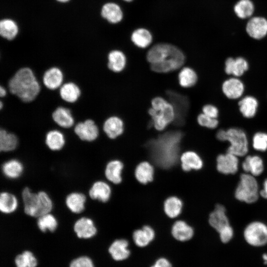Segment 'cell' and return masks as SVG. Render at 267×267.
Instances as JSON below:
<instances>
[{
  "label": "cell",
  "instance_id": "30bf717a",
  "mask_svg": "<svg viewBox=\"0 0 267 267\" xmlns=\"http://www.w3.org/2000/svg\"><path fill=\"white\" fill-rule=\"evenodd\" d=\"M72 129L75 134L81 141L88 142L95 141L100 134L99 127L91 119L77 123Z\"/></svg>",
  "mask_w": 267,
  "mask_h": 267
},
{
  "label": "cell",
  "instance_id": "cb8c5ba5",
  "mask_svg": "<svg viewBox=\"0 0 267 267\" xmlns=\"http://www.w3.org/2000/svg\"><path fill=\"white\" fill-rule=\"evenodd\" d=\"M19 145V139L14 133L0 128V151L9 152L16 150Z\"/></svg>",
  "mask_w": 267,
  "mask_h": 267
},
{
  "label": "cell",
  "instance_id": "c3c4849f",
  "mask_svg": "<svg viewBox=\"0 0 267 267\" xmlns=\"http://www.w3.org/2000/svg\"><path fill=\"white\" fill-rule=\"evenodd\" d=\"M221 241L226 243L230 241L233 236V229L230 225L219 232Z\"/></svg>",
  "mask_w": 267,
  "mask_h": 267
},
{
  "label": "cell",
  "instance_id": "4dcf8cb0",
  "mask_svg": "<svg viewBox=\"0 0 267 267\" xmlns=\"http://www.w3.org/2000/svg\"><path fill=\"white\" fill-rule=\"evenodd\" d=\"M172 234L177 240L186 241L193 237L194 230L192 227L185 222L178 221L172 226Z\"/></svg>",
  "mask_w": 267,
  "mask_h": 267
},
{
  "label": "cell",
  "instance_id": "e0dca14e",
  "mask_svg": "<svg viewBox=\"0 0 267 267\" xmlns=\"http://www.w3.org/2000/svg\"><path fill=\"white\" fill-rule=\"evenodd\" d=\"M259 107V100L253 95H244L238 100L239 112L245 119L254 118L258 113Z\"/></svg>",
  "mask_w": 267,
  "mask_h": 267
},
{
  "label": "cell",
  "instance_id": "f1b7e54d",
  "mask_svg": "<svg viewBox=\"0 0 267 267\" xmlns=\"http://www.w3.org/2000/svg\"><path fill=\"white\" fill-rule=\"evenodd\" d=\"M19 28L17 23L10 18H3L0 21V35L8 42H12L17 37Z\"/></svg>",
  "mask_w": 267,
  "mask_h": 267
},
{
  "label": "cell",
  "instance_id": "4316f807",
  "mask_svg": "<svg viewBox=\"0 0 267 267\" xmlns=\"http://www.w3.org/2000/svg\"><path fill=\"white\" fill-rule=\"evenodd\" d=\"M111 193L110 186L103 181L94 182L89 191V196L91 199L103 202H106L109 199Z\"/></svg>",
  "mask_w": 267,
  "mask_h": 267
},
{
  "label": "cell",
  "instance_id": "816d5d0a",
  "mask_svg": "<svg viewBox=\"0 0 267 267\" xmlns=\"http://www.w3.org/2000/svg\"><path fill=\"white\" fill-rule=\"evenodd\" d=\"M260 196L267 200V178L263 182V188L260 190Z\"/></svg>",
  "mask_w": 267,
  "mask_h": 267
},
{
  "label": "cell",
  "instance_id": "f907efd6",
  "mask_svg": "<svg viewBox=\"0 0 267 267\" xmlns=\"http://www.w3.org/2000/svg\"><path fill=\"white\" fill-rule=\"evenodd\" d=\"M226 137V129H219L216 134V137L218 140L221 142H225Z\"/></svg>",
  "mask_w": 267,
  "mask_h": 267
},
{
  "label": "cell",
  "instance_id": "f546056e",
  "mask_svg": "<svg viewBox=\"0 0 267 267\" xmlns=\"http://www.w3.org/2000/svg\"><path fill=\"white\" fill-rule=\"evenodd\" d=\"M101 16L111 23H117L123 18V12L120 7L114 2L105 3L101 9Z\"/></svg>",
  "mask_w": 267,
  "mask_h": 267
},
{
  "label": "cell",
  "instance_id": "ac0fdd59",
  "mask_svg": "<svg viewBox=\"0 0 267 267\" xmlns=\"http://www.w3.org/2000/svg\"><path fill=\"white\" fill-rule=\"evenodd\" d=\"M226 212L225 207L218 203L215 205L214 210L210 214L209 223L218 233L230 225Z\"/></svg>",
  "mask_w": 267,
  "mask_h": 267
},
{
  "label": "cell",
  "instance_id": "52a82bcc",
  "mask_svg": "<svg viewBox=\"0 0 267 267\" xmlns=\"http://www.w3.org/2000/svg\"><path fill=\"white\" fill-rule=\"evenodd\" d=\"M229 143L227 152L241 157L247 155L249 142L246 132L242 128L232 127L226 129V141Z\"/></svg>",
  "mask_w": 267,
  "mask_h": 267
},
{
  "label": "cell",
  "instance_id": "db71d44e",
  "mask_svg": "<svg viewBox=\"0 0 267 267\" xmlns=\"http://www.w3.org/2000/svg\"><path fill=\"white\" fill-rule=\"evenodd\" d=\"M263 259L265 264H267V254H264L263 255Z\"/></svg>",
  "mask_w": 267,
  "mask_h": 267
},
{
  "label": "cell",
  "instance_id": "9f6ffc18",
  "mask_svg": "<svg viewBox=\"0 0 267 267\" xmlns=\"http://www.w3.org/2000/svg\"><path fill=\"white\" fill-rule=\"evenodd\" d=\"M124 0L127 1H131L133 0Z\"/></svg>",
  "mask_w": 267,
  "mask_h": 267
},
{
  "label": "cell",
  "instance_id": "d4e9b609",
  "mask_svg": "<svg viewBox=\"0 0 267 267\" xmlns=\"http://www.w3.org/2000/svg\"><path fill=\"white\" fill-rule=\"evenodd\" d=\"M179 159L181 164V168L185 172L192 170H200L203 165V162L201 157L197 153L192 151L185 152L181 155Z\"/></svg>",
  "mask_w": 267,
  "mask_h": 267
},
{
  "label": "cell",
  "instance_id": "d6a6232c",
  "mask_svg": "<svg viewBox=\"0 0 267 267\" xmlns=\"http://www.w3.org/2000/svg\"><path fill=\"white\" fill-rule=\"evenodd\" d=\"M86 196L80 192H72L68 194L65 199L67 208L72 212L79 214L85 209Z\"/></svg>",
  "mask_w": 267,
  "mask_h": 267
},
{
  "label": "cell",
  "instance_id": "6da1fadb",
  "mask_svg": "<svg viewBox=\"0 0 267 267\" xmlns=\"http://www.w3.org/2000/svg\"><path fill=\"white\" fill-rule=\"evenodd\" d=\"M183 134L179 131L167 132L146 144L152 160L158 167L169 169L178 161Z\"/></svg>",
  "mask_w": 267,
  "mask_h": 267
},
{
  "label": "cell",
  "instance_id": "7bdbcfd3",
  "mask_svg": "<svg viewBox=\"0 0 267 267\" xmlns=\"http://www.w3.org/2000/svg\"><path fill=\"white\" fill-rule=\"evenodd\" d=\"M252 146L257 151H267V133L258 131L254 134L252 137Z\"/></svg>",
  "mask_w": 267,
  "mask_h": 267
},
{
  "label": "cell",
  "instance_id": "1f68e13d",
  "mask_svg": "<svg viewBox=\"0 0 267 267\" xmlns=\"http://www.w3.org/2000/svg\"><path fill=\"white\" fill-rule=\"evenodd\" d=\"M155 237L153 229L148 225L144 226L141 229L135 230L133 235L134 241L139 247L147 246Z\"/></svg>",
  "mask_w": 267,
  "mask_h": 267
},
{
  "label": "cell",
  "instance_id": "f5cc1de1",
  "mask_svg": "<svg viewBox=\"0 0 267 267\" xmlns=\"http://www.w3.org/2000/svg\"><path fill=\"white\" fill-rule=\"evenodd\" d=\"M8 91L7 88L2 85H0V98L5 97L8 94Z\"/></svg>",
  "mask_w": 267,
  "mask_h": 267
},
{
  "label": "cell",
  "instance_id": "484cf974",
  "mask_svg": "<svg viewBox=\"0 0 267 267\" xmlns=\"http://www.w3.org/2000/svg\"><path fill=\"white\" fill-rule=\"evenodd\" d=\"M129 243L124 239L115 240L109 248V252L112 258L117 261L127 259L130 255V251L128 248Z\"/></svg>",
  "mask_w": 267,
  "mask_h": 267
},
{
  "label": "cell",
  "instance_id": "603a6c76",
  "mask_svg": "<svg viewBox=\"0 0 267 267\" xmlns=\"http://www.w3.org/2000/svg\"><path fill=\"white\" fill-rule=\"evenodd\" d=\"M74 230L78 237L86 239L93 236L97 231L92 220L87 217H82L76 221Z\"/></svg>",
  "mask_w": 267,
  "mask_h": 267
},
{
  "label": "cell",
  "instance_id": "8d00e7d4",
  "mask_svg": "<svg viewBox=\"0 0 267 267\" xmlns=\"http://www.w3.org/2000/svg\"><path fill=\"white\" fill-rule=\"evenodd\" d=\"M2 171L8 178L13 179L19 177L23 173V166L16 159H11L3 163Z\"/></svg>",
  "mask_w": 267,
  "mask_h": 267
},
{
  "label": "cell",
  "instance_id": "ffe728a7",
  "mask_svg": "<svg viewBox=\"0 0 267 267\" xmlns=\"http://www.w3.org/2000/svg\"><path fill=\"white\" fill-rule=\"evenodd\" d=\"M66 143L64 133L59 129H53L45 134L44 144L47 148L52 151L62 150Z\"/></svg>",
  "mask_w": 267,
  "mask_h": 267
},
{
  "label": "cell",
  "instance_id": "60d3db41",
  "mask_svg": "<svg viewBox=\"0 0 267 267\" xmlns=\"http://www.w3.org/2000/svg\"><path fill=\"white\" fill-rule=\"evenodd\" d=\"M131 39L134 44L141 48L148 46L152 40L151 33L144 28H139L135 30L132 35Z\"/></svg>",
  "mask_w": 267,
  "mask_h": 267
},
{
  "label": "cell",
  "instance_id": "83f0119b",
  "mask_svg": "<svg viewBox=\"0 0 267 267\" xmlns=\"http://www.w3.org/2000/svg\"><path fill=\"white\" fill-rule=\"evenodd\" d=\"M107 67L113 72H120L126 66V57L125 54L119 50L110 51L107 55Z\"/></svg>",
  "mask_w": 267,
  "mask_h": 267
},
{
  "label": "cell",
  "instance_id": "4fadbf2b",
  "mask_svg": "<svg viewBox=\"0 0 267 267\" xmlns=\"http://www.w3.org/2000/svg\"><path fill=\"white\" fill-rule=\"evenodd\" d=\"M239 162V157L226 152L217 157L216 168L222 174L234 175L238 170Z\"/></svg>",
  "mask_w": 267,
  "mask_h": 267
},
{
  "label": "cell",
  "instance_id": "681fc988",
  "mask_svg": "<svg viewBox=\"0 0 267 267\" xmlns=\"http://www.w3.org/2000/svg\"><path fill=\"white\" fill-rule=\"evenodd\" d=\"M151 267H172L170 261L165 258H160L156 261Z\"/></svg>",
  "mask_w": 267,
  "mask_h": 267
},
{
  "label": "cell",
  "instance_id": "ee69618b",
  "mask_svg": "<svg viewBox=\"0 0 267 267\" xmlns=\"http://www.w3.org/2000/svg\"><path fill=\"white\" fill-rule=\"evenodd\" d=\"M15 262L17 267H36L37 264L35 257L28 251L17 255Z\"/></svg>",
  "mask_w": 267,
  "mask_h": 267
},
{
  "label": "cell",
  "instance_id": "836d02e7",
  "mask_svg": "<svg viewBox=\"0 0 267 267\" xmlns=\"http://www.w3.org/2000/svg\"><path fill=\"white\" fill-rule=\"evenodd\" d=\"M123 167V163L119 160L110 161L105 170L106 178L112 183L119 184L122 181L121 174Z\"/></svg>",
  "mask_w": 267,
  "mask_h": 267
},
{
  "label": "cell",
  "instance_id": "7c38bea8",
  "mask_svg": "<svg viewBox=\"0 0 267 267\" xmlns=\"http://www.w3.org/2000/svg\"><path fill=\"white\" fill-rule=\"evenodd\" d=\"M248 61L243 56L228 57L224 62V72L229 76L241 78L249 69Z\"/></svg>",
  "mask_w": 267,
  "mask_h": 267
},
{
  "label": "cell",
  "instance_id": "5bb4252c",
  "mask_svg": "<svg viewBox=\"0 0 267 267\" xmlns=\"http://www.w3.org/2000/svg\"><path fill=\"white\" fill-rule=\"evenodd\" d=\"M64 83V75L62 70L57 66H52L44 73L41 84L51 90H58Z\"/></svg>",
  "mask_w": 267,
  "mask_h": 267
},
{
  "label": "cell",
  "instance_id": "e575fe53",
  "mask_svg": "<svg viewBox=\"0 0 267 267\" xmlns=\"http://www.w3.org/2000/svg\"><path fill=\"white\" fill-rule=\"evenodd\" d=\"M154 168L148 162L139 163L135 168V177L142 184H146L153 179Z\"/></svg>",
  "mask_w": 267,
  "mask_h": 267
},
{
  "label": "cell",
  "instance_id": "d590c367",
  "mask_svg": "<svg viewBox=\"0 0 267 267\" xmlns=\"http://www.w3.org/2000/svg\"><path fill=\"white\" fill-rule=\"evenodd\" d=\"M233 10L240 19L250 18L254 12V4L251 0H239L234 5Z\"/></svg>",
  "mask_w": 267,
  "mask_h": 267
},
{
  "label": "cell",
  "instance_id": "9a60e30c",
  "mask_svg": "<svg viewBox=\"0 0 267 267\" xmlns=\"http://www.w3.org/2000/svg\"><path fill=\"white\" fill-rule=\"evenodd\" d=\"M246 31L254 40L264 39L267 35V19L262 16L251 17L246 25Z\"/></svg>",
  "mask_w": 267,
  "mask_h": 267
},
{
  "label": "cell",
  "instance_id": "f35d334b",
  "mask_svg": "<svg viewBox=\"0 0 267 267\" xmlns=\"http://www.w3.org/2000/svg\"><path fill=\"white\" fill-rule=\"evenodd\" d=\"M182 208V202L177 197L171 196L165 201L164 209L166 214L171 218L178 217L181 213Z\"/></svg>",
  "mask_w": 267,
  "mask_h": 267
},
{
  "label": "cell",
  "instance_id": "74e56055",
  "mask_svg": "<svg viewBox=\"0 0 267 267\" xmlns=\"http://www.w3.org/2000/svg\"><path fill=\"white\" fill-rule=\"evenodd\" d=\"M18 206L16 197L12 194L2 192L0 195V210L4 214H10L16 210Z\"/></svg>",
  "mask_w": 267,
  "mask_h": 267
},
{
  "label": "cell",
  "instance_id": "44dd1931",
  "mask_svg": "<svg viewBox=\"0 0 267 267\" xmlns=\"http://www.w3.org/2000/svg\"><path fill=\"white\" fill-rule=\"evenodd\" d=\"M101 129L108 138L115 139L123 133L124 123L118 117L111 116L104 120Z\"/></svg>",
  "mask_w": 267,
  "mask_h": 267
},
{
  "label": "cell",
  "instance_id": "bcb514c9",
  "mask_svg": "<svg viewBox=\"0 0 267 267\" xmlns=\"http://www.w3.org/2000/svg\"><path fill=\"white\" fill-rule=\"evenodd\" d=\"M202 113L213 118L218 119L220 115L219 108L213 104H206L202 108Z\"/></svg>",
  "mask_w": 267,
  "mask_h": 267
},
{
  "label": "cell",
  "instance_id": "7a4b0ae2",
  "mask_svg": "<svg viewBox=\"0 0 267 267\" xmlns=\"http://www.w3.org/2000/svg\"><path fill=\"white\" fill-rule=\"evenodd\" d=\"M147 61L152 70L157 73H167L180 68L185 61V56L178 48L171 44L161 43L153 46L147 53Z\"/></svg>",
  "mask_w": 267,
  "mask_h": 267
},
{
  "label": "cell",
  "instance_id": "8fae6325",
  "mask_svg": "<svg viewBox=\"0 0 267 267\" xmlns=\"http://www.w3.org/2000/svg\"><path fill=\"white\" fill-rule=\"evenodd\" d=\"M222 94L228 99L238 100L245 94L246 87L241 78L229 76L221 85Z\"/></svg>",
  "mask_w": 267,
  "mask_h": 267
},
{
  "label": "cell",
  "instance_id": "7402d4cb",
  "mask_svg": "<svg viewBox=\"0 0 267 267\" xmlns=\"http://www.w3.org/2000/svg\"><path fill=\"white\" fill-rule=\"evenodd\" d=\"M242 168L246 173L256 177L263 173L265 169L263 159L259 156L246 155L242 163Z\"/></svg>",
  "mask_w": 267,
  "mask_h": 267
},
{
  "label": "cell",
  "instance_id": "3957f363",
  "mask_svg": "<svg viewBox=\"0 0 267 267\" xmlns=\"http://www.w3.org/2000/svg\"><path fill=\"white\" fill-rule=\"evenodd\" d=\"M8 91L24 102L34 101L42 89V84L34 71L29 67L18 69L8 80Z\"/></svg>",
  "mask_w": 267,
  "mask_h": 267
},
{
  "label": "cell",
  "instance_id": "ba28073f",
  "mask_svg": "<svg viewBox=\"0 0 267 267\" xmlns=\"http://www.w3.org/2000/svg\"><path fill=\"white\" fill-rule=\"evenodd\" d=\"M243 236L250 245L256 247L265 245L267 244V225L261 221H253L245 227Z\"/></svg>",
  "mask_w": 267,
  "mask_h": 267
},
{
  "label": "cell",
  "instance_id": "7dc6e473",
  "mask_svg": "<svg viewBox=\"0 0 267 267\" xmlns=\"http://www.w3.org/2000/svg\"><path fill=\"white\" fill-rule=\"evenodd\" d=\"M70 267H94L91 260L87 257H81L74 260Z\"/></svg>",
  "mask_w": 267,
  "mask_h": 267
},
{
  "label": "cell",
  "instance_id": "ab89813d",
  "mask_svg": "<svg viewBox=\"0 0 267 267\" xmlns=\"http://www.w3.org/2000/svg\"><path fill=\"white\" fill-rule=\"evenodd\" d=\"M178 81L181 87L190 88L197 83L198 76L196 72L192 68L185 67L179 73Z\"/></svg>",
  "mask_w": 267,
  "mask_h": 267
},
{
  "label": "cell",
  "instance_id": "8992f818",
  "mask_svg": "<svg viewBox=\"0 0 267 267\" xmlns=\"http://www.w3.org/2000/svg\"><path fill=\"white\" fill-rule=\"evenodd\" d=\"M259 192V184L255 177L246 173L240 175L234 191L236 200L247 204H253L258 200Z\"/></svg>",
  "mask_w": 267,
  "mask_h": 267
},
{
  "label": "cell",
  "instance_id": "f6af8a7d",
  "mask_svg": "<svg viewBox=\"0 0 267 267\" xmlns=\"http://www.w3.org/2000/svg\"><path fill=\"white\" fill-rule=\"evenodd\" d=\"M197 121L200 126L211 130L217 129L220 124L218 119L211 118L202 113L198 115Z\"/></svg>",
  "mask_w": 267,
  "mask_h": 267
},
{
  "label": "cell",
  "instance_id": "d6986e66",
  "mask_svg": "<svg viewBox=\"0 0 267 267\" xmlns=\"http://www.w3.org/2000/svg\"><path fill=\"white\" fill-rule=\"evenodd\" d=\"M58 90L61 99L67 103H75L82 94L79 86L72 81L64 82Z\"/></svg>",
  "mask_w": 267,
  "mask_h": 267
},
{
  "label": "cell",
  "instance_id": "11a10c76",
  "mask_svg": "<svg viewBox=\"0 0 267 267\" xmlns=\"http://www.w3.org/2000/svg\"><path fill=\"white\" fill-rule=\"evenodd\" d=\"M55 0L58 2L64 3H67L70 1L71 0Z\"/></svg>",
  "mask_w": 267,
  "mask_h": 267
},
{
  "label": "cell",
  "instance_id": "2e32d148",
  "mask_svg": "<svg viewBox=\"0 0 267 267\" xmlns=\"http://www.w3.org/2000/svg\"><path fill=\"white\" fill-rule=\"evenodd\" d=\"M52 119L57 129H71L76 124L71 109L65 106H58L52 113Z\"/></svg>",
  "mask_w": 267,
  "mask_h": 267
},
{
  "label": "cell",
  "instance_id": "b9f144b4",
  "mask_svg": "<svg viewBox=\"0 0 267 267\" xmlns=\"http://www.w3.org/2000/svg\"><path fill=\"white\" fill-rule=\"evenodd\" d=\"M37 225L43 232H45L47 230L53 232L57 226V221L54 216L48 213L38 218Z\"/></svg>",
  "mask_w": 267,
  "mask_h": 267
},
{
  "label": "cell",
  "instance_id": "5b68a950",
  "mask_svg": "<svg viewBox=\"0 0 267 267\" xmlns=\"http://www.w3.org/2000/svg\"><path fill=\"white\" fill-rule=\"evenodd\" d=\"M151 108L148 110L152 124L158 131H162L171 123L174 122L175 113L172 104L161 97L154 98Z\"/></svg>",
  "mask_w": 267,
  "mask_h": 267
},
{
  "label": "cell",
  "instance_id": "277c9868",
  "mask_svg": "<svg viewBox=\"0 0 267 267\" xmlns=\"http://www.w3.org/2000/svg\"><path fill=\"white\" fill-rule=\"evenodd\" d=\"M25 213L28 216L39 218L49 213L52 210V202L44 191L32 192L29 188L26 187L22 192Z\"/></svg>",
  "mask_w": 267,
  "mask_h": 267
},
{
  "label": "cell",
  "instance_id": "9c48e42d",
  "mask_svg": "<svg viewBox=\"0 0 267 267\" xmlns=\"http://www.w3.org/2000/svg\"><path fill=\"white\" fill-rule=\"evenodd\" d=\"M167 94L175 111V118L173 123L177 126L183 125L185 123L189 106L188 98L186 96L173 90L167 91Z\"/></svg>",
  "mask_w": 267,
  "mask_h": 267
}]
</instances>
